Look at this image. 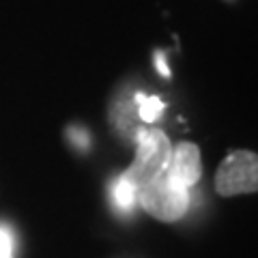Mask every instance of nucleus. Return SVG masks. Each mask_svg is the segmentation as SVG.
I'll list each match as a JSON object with an SVG mask.
<instances>
[{
    "mask_svg": "<svg viewBox=\"0 0 258 258\" xmlns=\"http://www.w3.org/2000/svg\"><path fill=\"white\" fill-rule=\"evenodd\" d=\"M136 203L159 222H179L189 209V189L161 170L155 179L136 191Z\"/></svg>",
    "mask_w": 258,
    "mask_h": 258,
    "instance_id": "nucleus-1",
    "label": "nucleus"
},
{
    "mask_svg": "<svg viewBox=\"0 0 258 258\" xmlns=\"http://www.w3.org/2000/svg\"><path fill=\"white\" fill-rule=\"evenodd\" d=\"M170 153H172L170 138L161 129L142 127L136 132V157L132 166L123 172V176L138 191L168 166Z\"/></svg>",
    "mask_w": 258,
    "mask_h": 258,
    "instance_id": "nucleus-2",
    "label": "nucleus"
},
{
    "mask_svg": "<svg viewBox=\"0 0 258 258\" xmlns=\"http://www.w3.org/2000/svg\"><path fill=\"white\" fill-rule=\"evenodd\" d=\"M215 191L222 198L256 194L258 189V157L254 151L237 149L222 159L215 172Z\"/></svg>",
    "mask_w": 258,
    "mask_h": 258,
    "instance_id": "nucleus-3",
    "label": "nucleus"
},
{
    "mask_svg": "<svg viewBox=\"0 0 258 258\" xmlns=\"http://www.w3.org/2000/svg\"><path fill=\"white\" fill-rule=\"evenodd\" d=\"M164 170L174 181H179L183 187L191 189L200 181V176H203V159H200L198 144L183 140L176 147H172L170 159H168V166Z\"/></svg>",
    "mask_w": 258,
    "mask_h": 258,
    "instance_id": "nucleus-4",
    "label": "nucleus"
},
{
    "mask_svg": "<svg viewBox=\"0 0 258 258\" xmlns=\"http://www.w3.org/2000/svg\"><path fill=\"white\" fill-rule=\"evenodd\" d=\"M112 196H114V203H116L118 209H132L136 205V187L125 179L123 174L114 181Z\"/></svg>",
    "mask_w": 258,
    "mask_h": 258,
    "instance_id": "nucleus-5",
    "label": "nucleus"
},
{
    "mask_svg": "<svg viewBox=\"0 0 258 258\" xmlns=\"http://www.w3.org/2000/svg\"><path fill=\"white\" fill-rule=\"evenodd\" d=\"M138 112H140V118L144 123H153L157 120V116L164 112V101L159 97H144V95H138Z\"/></svg>",
    "mask_w": 258,
    "mask_h": 258,
    "instance_id": "nucleus-6",
    "label": "nucleus"
},
{
    "mask_svg": "<svg viewBox=\"0 0 258 258\" xmlns=\"http://www.w3.org/2000/svg\"><path fill=\"white\" fill-rule=\"evenodd\" d=\"M0 258H13V241L5 228H0Z\"/></svg>",
    "mask_w": 258,
    "mask_h": 258,
    "instance_id": "nucleus-7",
    "label": "nucleus"
},
{
    "mask_svg": "<svg viewBox=\"0 0 258 258\" xmlns=\"http://www.w3.org/2000/svg\"><path fill=\"white\" fill-rule=\"evenodd\" d=\"M155 62H157V71H159L161 76H164V78L170 76V69H168L166 58H164V56H161V52H157V54H155Z\"/></svg>",
    "mask_w": 258,
    "mask_h": 258,
    "instance_id": "nucleus-8",
    "label": "nucleus"
}]
</instances>
